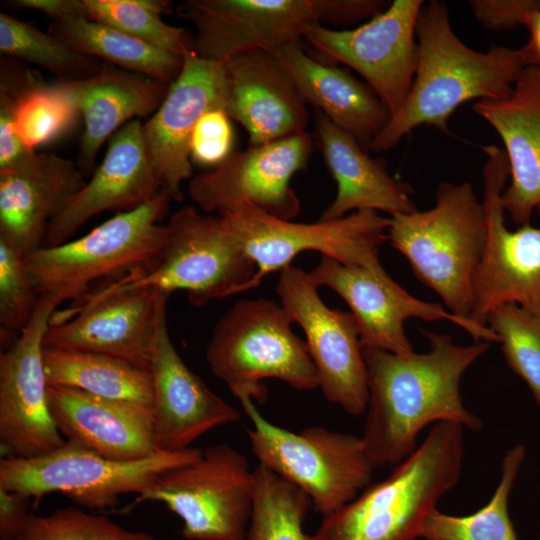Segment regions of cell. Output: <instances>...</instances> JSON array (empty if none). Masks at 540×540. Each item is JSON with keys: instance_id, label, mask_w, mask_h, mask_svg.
Listing matches in <instances>:
<instances>
[{"instance_id": "1", "label": "cell", "mask_w": 540, "mask_h": 540, "mask_svg": "<svg viewBox=\"0 0 540 540\" xmlns=\"http://www.w3.org/2000/svg\"><path fill=\"white\" fill-rule=\"evenodd\" d=\"M420 332L429 342L426 353L400 356L363 347L368 403L361 440L374 468L396 466L411 455L430 424L452 422L475 432L483 426L464 405L460 381L489 342L457 345L448 334Z\"/></svg>"}, {"instance_id": "2", "label": "cell", "mask_w": 540, "mask_h": 540, "mask_svg": "<svg viewBox=\"0 0 540 540\" xmlns=\"http://www.w3.org/2000/svg\"><path fill=\"white\" fill-rule=\"evenodd\" d=\"M418 61L410 92L369 149L394 148L413 129L432 126L447 133L455 110L470 100L508 97L526 66L518 50L491 45L471 49L453 32L448 6L431 0L421 8L416 24Z\"/></svg>"}, {"instance_id": "3", "label": "cell", "mask_w": 540, "mask_h": 540, "mask_svg": "<svg viewBox=\"0 0 540 540\" xmlns=\"http://www.w3.org/2000/svg\"><path fill=\"white\" fill-rule=\"evenodd\" d=\"M464 428L432 426L423 442L383 480L323 515L310 540H416L441 498L458 483Z\"/></svg>"}, {"instance_id": "4", "label": "cell", "mask_w": 540, "mask_h": 540, "mask_svg": "<svg viewBox=\"0 0 540 540\" xmlns=\"http://www.w3.org/2000/svg\"><path fill=\"white\" fill-rule=\"evenodd\" d=\"M165 226V244L155 262L97 287L69 308L143 289L168 294L185 290L196 307L246 291L256 266L221 217L185 206L175 211Z\"/></svg>"}, {"instance_id": "5", "label": "cell", "mask_w": 540, "mask_h": 540, "mask_svg": "<svg viewBox=\"0 0 540 540\" xmlns=\"http://www.w3.org/2000/svg\"><path fill=\"white\" fill-rule=\"evenodd\" d=\"M387 240L449 312L470 319L472 279L487 240L484 207L470 183L443 181L433 208L392 215Z\"/></svg>"}, {"instance_id": "6", "label": "cell", "mask_w": 540, "mask_h": 540, "mask_svg": "<svg viewBox=\"0 0 540 540\" xmlns=\"http://www.w3.org/2000/svg\"><path fill=\"white\" fill-rule=\"evenodd\" d=\"M171 197L161 191L146 204L117 213L82 237L56 246H42L25 257L37 293L58 307L77 301L92 285L112 282L150 266L166 239V215Z\"/></svg>"}, {"instance_id": "7", "label": "cell", "mask_w": 540, "mask_h": 540, "mask_svg": "<svg viewBox=\"0 0 540 540\" xmlns=\"http://www.w3.org/2000/svg\"><path fill=\"white\" fill-rule=\"evenodd\" d=\"M280 304L266 298L243 299L215 324L205 357L213 374L236 398L264 402V379L274 378L297 390L319 388L306 342L291 329Z\"/></svg>"}, {"instance_id": "8", "label": "cell", "mask_w": 540, "mask_h": 540, "mask_svg": "<svg viewBox=\"0 0 540 540\" xmlns=\"http://www.w3.org/2000/svg\"><path fill=\"white\" fill-rule=\"evenodd\" d=\"M237 399L251 422L246 431L259 464L301 488L322 516L349 503L371 484L375 468L361 437L322 426L294 432L267 420L251 397Z\"/></svg>"}, {"instance_id": "9", "label": "cell", "mask_w": 540, "mask_h": 540, "mask_svg": "<svg viewBox=\"0 0 540 540\" xmlns=\"http://www.w3.org/2000/svg\"><path fill=\"white\" fill-rule=\"evenodd\" d=\"M201 453L202 450L190 447L120 461L67 440L38 457L1 459L0 489L22 493L35 500L51 492H61L88 508H112L118 504L120 495L141 494L160 475L193 462Z\"/></svg>"}, {"instance_id": "10", "label": "cell", "mask_w": 540, "mask_h": 540, "mask_svg": "<svg viewBox=\"0 0 540 540\" xmlns=\"http://www.w3.org/2000/svg\"><path fill=\"white\" fill-rule=\"evenodd\" d=\"M254 262L246 290L280 271L304 251H317L348 266L380 268L379 247L387 240L390 218L374 210L355 211L334 220L297 223L273 217L249 203L218 215Z\"/></svg>"}, {"instance_id": "11", "label": "cell", "mask_w": 540, "mask_h": 540, "mask_svg": "<svg viewBox=\"0 0 540 540\" xmlns=\"http://www.w3.org/2000/svg\"><path fill=\"white\" fill-rule=\"evenodd\" d=\"M253 491L254 473L246 456L218 443L193 462L160 475L134 504H164L182 520L186 540H245Z\"/></svg>"}, {"instance_id": "12", "label": "cell", "mask_w": 540, "mask_h": 540, "mask_svg": "<svg viewBox=\"0 0 540 540\" xmlns=\"http://www.w3.org/2000/svg\"><path fill=\"white\" fill-rule=\"evenodd\" d=\"M483 207L487 240L471 285L470 319L487 326L489 313L499 305L516 303L540 318V228L531 224L510 231L505 226L501 195L510 177L503 149L482 147Z\"/></svg>"}, {"instance_id": "13", "label": "cell", "mask_w": 540, "mask_h": 540, "mask_svg": "<svg viewBox=\"0 0 540 540\" xmlns=\"http://www.w3.org/2000/svg\"><path fill=\"white\" fill-rule=\"evenodd\" d=\"M422 0H394L383 12L349 30L315 24L304 37L312 57L357 71L391 116L404 104L417 69V18Z\"/></svg>"}, {"instance_id": "14", "label": "cell", "mask_w": 540, "mask_h": 540, "mask_svg": "<svg viewBox=\"0 0 540 540\" xmlns=\"http://www.w3.org/2000/svg\"><path fill=\"white\" fill-rule=\"evenodd\" d=\"M309 273L290 264L279 271L276 292L292 323L302 328L325 399L350 415L366 411L367 368L351 312L329 308Z\"/></svg>"}, {"instance_id": "15", "label": "cell", "mask_w": 540, "mask_h": 540, "mask_svg": "<svg viewBox=\"0 0 540 540\" xmlns=\"http://www.w3.org/2000/svg\"><path fill=\"white\" fill-rule=\"evenodd\" d=\"M309 275L318 287L327 286L345 300L355 318L363 347L400 356L412 354L414 349L405 334L404 322L413 317L424 321L448 320L467 331L474 341L499 342L488 326L460 318L441 304L412 296L383 267L348 266L322 255Z\"/></svg>"}, {"instance_id": "16", "label": "cell", "mask_w": 540, "mask_h": 540, "mask_svg": "<svg viewBox=\"0 0 540 540\" xmlns=\"http://www.w3.org/2000/svg\"><path fill=\"white\" fill-rule=\"evenodd\" d=\"M312 145L311 135L304 131L234 151L212 170L190 179V198L206 213L220 215L249 203L273 217L292 221L301 213V202L290 180L307 166Z\"/></svg>"}, {"instance_id": "17", "label": "cell", "mask_w": 540, "mask_h": 540, "mask_svg": "<svg viewBox=\"0 0 540 540\" xmlns=\"http://www.w3.org/2000/svg\"><path fill=\"white\" fill-rule=\"evenodd\" d=\"M176 13L196 30L191 49L222 63L254 51L274 53L301 45L307 30L320 24L317 0H186Z\"/></svg>"}, {"instance_id": "18", "label": "cell", "mask_w": 540, "mask_h": 540, "mask_svg": "<svg viewBox=\"0 0 540 540\" xmlns=\"http://www.w3.org/2000/svg\"><path fill=\"white\" fill-rule=\"evenodd\" d=\"M58 306L39 297L26 328L0 355V449L3 458H33L65 443L51 416L43 338Z\"/></svg>"}, {"instance_id": "19", "label": "cell", "mask_w": 540, "mask_h": 540, "mask_svg": "<svg viewBox=\"0 0 540 540\" xmlns=\"http://www.w3.org/2000/svg\"><path fill=\"white\" fill-rule=\"evenodd\" d=\"M183 65L155 113L143 124L147 156L161 190L182 201V183L193 178L190 144L203 114L225 110V63L204 59L189 46Z\"/></svg>"}, {"instance_id": "20", "label": "cell", "mask_w": 540, "mask_h": 540, "mask_svg": "<svg viewBox=\"0 0 540 540\" xmlns=\"http://www.w3.org/2000/svg\"><path fill=\"white\" fill-rule=\"evenodd\" d=\"M169 296L143 289L80 308L57 309L43 347L103 354L149 369L159 312Z\"/></svg>"}, {"instance_id": "21", "label": "cell", "mask_w": 540, "mask_h": 540, "mask_svg": "<svg viewBox=\"0 0 540 540\" xmlns=\"http://www.w3.org/2000/svg\"><path fill=\"white\" fill-rule=\"evenodd\" d=\"M166 306L159 312L149 358L153 385V429L157 451L190 448L218 426L234 423L240 412L215 394L184 363L168 331Z\"/></svg>"}, {"instance_id": "22", "label": "cell", "mask_w": 540, "mask_h": 540, "mask_svg": "<svg viewBox=\"0 0 540 540\" xmlns=\"http://www.w3.org/2000/svg\"><path fill=\"white\" fill-rule=\"evenodd\" d=\"M161 191L145 149L143 124L132 120L113 134L92 178L49 224L43 246L63 244L90 218L134 210Z\"/></svg>"}, {"instance_id": "23", "label": "cell", "mask_w": 540, "mask_h": 540, "mask_svg": "<svg viewBox=\"0 0 540 540\" xmlns=\"http://www.w3.org/2000/svg\"><path fill=\"white\" fill-rule=\"evenodd\" d=\"M230 119L247 131L250 146L306 131L307 103L277 58L254 51L225 63Z\"/></svg>"}, {"instance_id": "24", "label": "cell", "mask_w": 540, "mask_h": 540, "mask_svg": "<svg viewBox=\"0 0 540 540\" xmlns=\"http://www.w3.org/2000/svg\"><path fill=\"white\" fill-rule=\"evenodd\" d=\"M85 183L80 166L53 153L0 173V239L25 257L38 250L49 224Z\"/></svg>"}, {"instance_id": "25", "label": "cell", "mask_w": 540, "mask_h": 540, "mask_svg": "<svg viewBox=\"0 0 540 540\" xmlns=\"http://www.w3.org/2000/svg\"><path fill=\"white\" fill-rule=\"evenodd\" d=\"M473 110L505 147L511 183L501 195L502 206L518 226L530 224L540 205V67L525 66L508 97L478 100Z\"/></svg>"}, {"instance_id": "26", "label": "cell", "mask_w": 540, "mask_h": 540, "mask_svg": "<svg viewBox=\"0 0 540 540\" xmlns=\"http://www.w3.org/2000/svg\"><path fill=\"white\" fill-rule=\"evenodd\" d=\"M47 394L53 421L67 440L120 461L158 452L151 408L63 386L48 385Z\"/></svg>"}, {"instance_id": "27", "label": "cell", "mask_w": 540, "mask_h": 540, "mask_svg": "<svg viewBox=\"0 0 540 540\" xmlns=\"http://www.w3.org/2000/svg\"><path fill=\"white\" fill-rule=\"evenodd\" d=\"M315 135L327 170L337 184L333 202L319 220H334L356 210L408 214L417 211L412 186L392 177L383 159L371 158L348 132L316 110Z\"/></svg>"}, {"instance_id": "28", "label": "cell", "mask_w": 540, "mask_h": 540, "mask_svg": "<svg viewBox=\"0 0 540 540\" xmlns=\"http://www.w3.org/2000/svg\"><path fill=\"white\" fill-rule=\"evenodd\" d=\"M83 116L79 161L89 170L99 149L128 122L153 115L169 86L148 76L103 63L101 70L86 79L59 81Z\"/></svg>"}, {"instance_id": "29", "label": "cell", "mask_w": 540, "mask_h": 540, "mask_svg": "<svg viewBox=\"0 0 540 540\" xmlns=\"http://www.w3.org/2000/svg\"><path fill=\"white\" fill-rule=\"evenodd\" d=\"M296 84L307 105L351 134L366 151L391 114L367 84L337 65L309 55L300 44L272 53Z\"/></svg>"}, {"instance_id": "30", "label": "cell", "mask_w": 540, "mask_h": 540, "mask_svg": "<svg viewBox=\"0 0 540 540\" xmlns=\"http://www.w3.org/2000/svg\"><path fill=\"white\" fill-rule=\"evenodd\" d=\"M43 364L49 386L70 387L152 409L149 369L103 354L44 347Z\"/></svg>"}, {"instance_id": "31", "label": "cell", "mask_w": 540, "mask_h": 540, "mask_svg": "<svg viewBox=\"0 0 540 540\" xmlns=\"http://www.w3.org/2000/svg\"><path fill=\"white\" fill-rule=\"evenodd\" d=\"M48 33L83 55L101 58L118 68L168 85L182 69L183 56L163 51L84 16L53 19Z\"/></svg>"}, {"instance_id": "32", "label": "cell", "mask_w": 540, "mask_h": 540, "mask_svg": "<svg viewBox=\"0 0 540 540\" xmlns=\"http://www.w3.org/2000/svg\"><path fill=\"white\" fill-rule=\"evenodd\" d=\"M0 89L10 95L15 129L31 150L67 131L79 114L60 82L48 85L14 61L2 59Z\"/></svg>"}, {"instance_id": "33", "label": "cell", "mask_w": 540, "mask_h": 540, "mask_svg": "<svg viewBox=\"0 0 540 540\" xmlns=\"http://www.w3.org/2000/svg\"><path fill=\"white\" fill-rule=\"evenodd\" d=\"M526 456L516 444L504 455L499 483L491 499L476 512L457 516L432 512L420 532L423 540H519L509 515V498Z\"/></svg>"}, {"instance_id": "34", "label": "cell", "mask_w": 540, "mask_h": 540, "mask_svg": "<svg viewBox=\"0 0 540 540\" xmlns=\"http://www.w3.org/2000/svg\"><path fill=\"white\" fill-rule=\"evenodd\" d=\"M253 473V501L245 540H310L304 531L312 507L310 497L262 464Z\"/></svg>"}, {"instance_id": "35", "label": "cell", "mask_w": 540, "mask_h": 540, "mask_svg": "<svg viewBox=\"0 0 540 540\" xmlns=\"http://www.w3.org/2000/svg\"><path fill=\"white\" fill-rule=\"evenodd\" d=\"M0 51L10 58L35 64L60 77V81L86 79L97 74L103 63L83 55L50 33L0 13Z\"/></svg>"}, {"instance_id": "36", "label": "cell", "mask_w": 540, "mask_h": 540, "mask_svg": "<svg viewBox=\"0 0 540 540\" xmlns=\"http://www.w3.org/2000/svg\"><path fill=\"white\" fill-rule=\"evenodd\" d=\"M84 17L111 26L163 51L182 56L191 38L182 28L165 23L173 13L165 0H83Z\"/></svg>"}, {"instance_id": "37", "label": "cell", "mask_w": 540, "mask_h": 540, "mask_svg": "<svg viewBox=\"0 0 540 540\" xmlns=\"http://www.w3.org/2000/svg\"><path fill=\"white\" fill-rule=\"evenodd\" d=\"M487 324L499 337L508 366L540 408V318L516 303H505L489 313Z\"/></svg>"}, {"instance_id": "38", "label": "cell", "mask_w": 540, "mask_h": 540, "mask_svg": "<svg viewBox=\"0 0 540 540\" xmlns=\"http://www.w3.org/2000/svg\"><path fill=\"white\" fill-rule=\"evenodd\" d=\"M142 531H130L106 516L75 507L57 509L46 516L31 515L15 540H151Z\"/></svg>"}, {"instance_id": "39", "label": "cell", "mask_w": 540, "mask_h": 540, "mask_svg": "<svg viewBox=\"0 0 540 540\" xmlns=\"http://www.w3.org/2000/svg\"><path fill=\"white\" fill-rule=\"evenodd\" d=\"M39 295L27 269L25 256L0 239L1 341H13L29 324Z\"/></svg>"}, {"instance_id": "40", "label": "cell", "mask_w": 540, "mask_h": 540, "mask_svg": "<svg viewBox=\"0 0 540 540\" xmlns=\"http://www.w3.org/2000/svg\"><path fill=\"white\" fill-rule=\"evenodd\" d=\"M230 120L223 109L209 110L201 116L191 138L193 162L216 167L233 152L234 131Z\"/></svg>"}, {"instance_id": "41", "label": "cell", "mask_w": 540, "mask_h": 540, "mask_svg": "<svg viewBox=\"0 0 540 540\" xmlns=\"http://www.w3.org/2000/svg\"><path fill=\"white\" fill-rule=\"evenodd\" d=\"M469 5L476 19L493 31L524 26L531 13L540 11V0H472Z\"/></svg>"}, {"instance_id": "42", "label": "cell", "mask_w": 540, "mask_h": 540, "mask_svg": "<svg viewBox=\"0 0 540 540\" xmlns=\"http://www.w3.org/2000/svg\"><path fill=\"white\" fill-rule=\"evenodd\" d=\"M36 154L18 136L11 110V97L0 89V173L20 168Z\"/></svg>"}, {"instance_id": "43", "label": "cell", "mask_w": 540, "mask_h": 540, "mask_svg": "<svg viewBox=\"0 0 540 540\" xmlns=\"http://www.w3.org/2000/svg\"><path fill=\"white\" fill-rule=\"evenodd\" d=\"M389 5L384 0H317L319 23L348 25L369 20Z\"/></svg>"}, {"instance_id": "44", "label": "cell", "mask_w": 540, "mask_h": 540, "mask_svg": "<svg viewBox=\"0 0 540 540\" xmlns=\"http://www.w3.org/2000/svg\"><path fill=\"white\" fill-rule=\"evenodd\" d=\"M31 497L0 489V540H15L27 524Z\"/></svg>"}, {"instance_id": "45", "label": "cell", "mask_w": 540, "mask_h": 540, "mask_svg": "<svg viewBox=\"0 0 540 540\" xmlns=\"http://www.w3.org/2000/svg\"><path fill=\"white\" fill-rule=\"evenodd\" d=\"M7 3L17 8L40 11L53 19L84 16L83 0H13Z\"/></svg>"}, {"instance_id": "46", "label": "cell", "mask_w": 540, "mask_h": 540, "mask_svg": "<svg viewBox=\"0 0 540 540\" xmlns=\"http://www.w3.org/2000/svg\"><path fill=\"white\" fill-rule=\"evenodd\" d=\"M524 26L529 38L518 52L526 66L540 67V11L531 13Z\"/></svg>"}, {"instance_id": "47", "label": "cell", "mask_w": 540, "mask_h": 540, "mask_svg": "<svg viewBox=\"0 0 540 540\" xmlns=\"http://www.w3.org/2000/svg\"><path fill=\"white\" fill-rule=\"evenodd\" d=\"M151 540H157V539L152 538ZM160 540H186V539L183 538V539H160Z\"/></svg>"}, {"instance_id": "48", "label": "cell", "mask_w": 540, "mask_h": 540, "mask_svg": "<svg viewBox=\"0 0 540 540\" xmlns=\"http://www.w3.org/2000/svg\"><path fill=\"white\" fill-rule=\"evenodd\" d=\"M538 214L540 215V205L536 208Z\"/></svg>"}]
</instances>
